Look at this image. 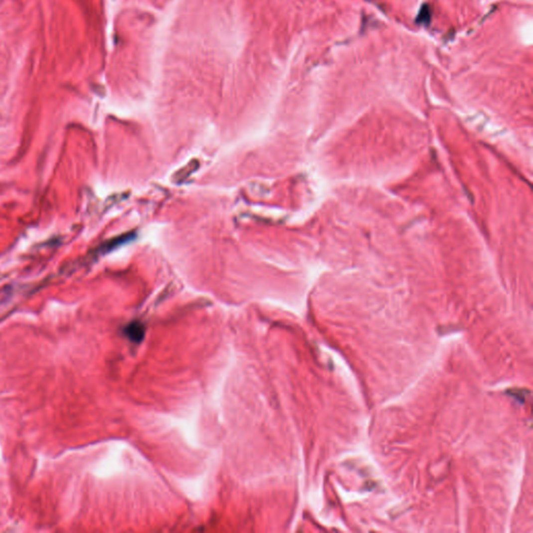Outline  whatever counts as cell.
Instances as JSON below:
<instances>
[{
	"label": "cell",
	"instance_id": "6da1fadb",
	"mask_svg": "<svg viewBox=\"0 0 533 533\" xmlns=\"http://www.w3.org/2000/svg\"><path fill=\"white\" fill-rule=\"evenodd\" d=\"M126 334L132 339L135 338V340H139L142 336H143V329L141 328L139 324H132L127 327Z\"/></svg>",
	"mask_w": 533,
	"mask_h": 533
},
{
	"label": "cell",
	"instance_id": "7a4b0ae2",
	"mask_svg": "<svg viewBox=\"0 0 533 533\" xmlns=\"http://www.w3.org/2000/svg\"><path fill=\"white\" fill-rule=\"evenodd\" d=\"M430 16H431V13H430L429 6L427 4L423 5L422 9L420 10V13H419L417 22L418 23H426V24H427V23L430 21Z\"/></svg>",
	"mask_w": 533,
	"mask_h": 533
}]
</instances>
